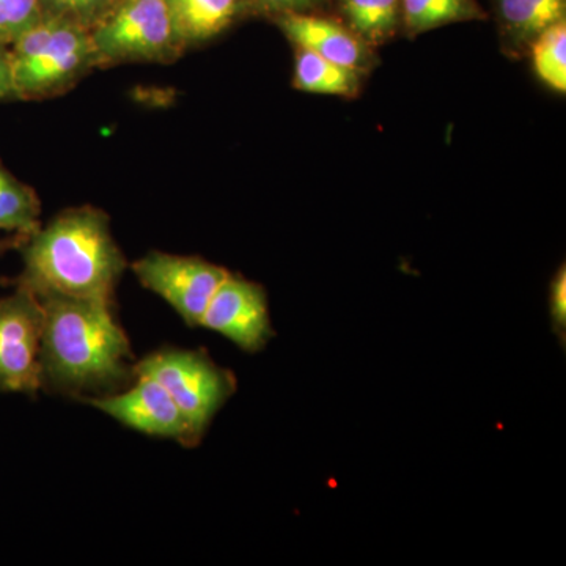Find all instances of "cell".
<instances>
[{"mask_svg": "<svg viewBox=\"0 0 566 566\" xmlns=\"http://www.w3.org/2000/svg\"><path fill=\"white\" fill-rule=\"evenodd\" d=\"M41 334V387L84 397L109 395L134 378L132 344L115 303L48 294Z\"/></svg>", "mask_w": 566, "mask_h": 566, "instance_id": "cell-1", "label": "cell"}, {"mask_svg": "<svg viewBox=\"0 0 566 566\" xmlns=\"http://www.w3.org/2000/svg\"><path fill=\"white\" fill-rule=\"evenodd\" d=\"M24 270L14 286L48 294L109 301L125 273L122 249L111 232V219L99 208H69L29 234L20 248Z\"/></svg>", "mask_w": 566, "mask_h": 566, "instance_id": "cell-2", "label": "cell"}, {"mask_svg": "<svg viewBox=\"0 0 566 566\" xmlns=\"http://www.w3.org/2000/svg\"><path fill=\"white\" fill-rule=\"evenodd\" d=\"M11 74L18 99H44L69 92L99 69L91 31L41 17L10 44Z\"/></svg>", "mask_w": 566, "mask_h": 566, "instance_id": "cell-3", "label": "cell"}, {"mask_svg": "<svg viewBox=\"0 0 566 566\" xmlns=\"http://www.w3.org/2000/svg\"><path fill=\"white\" fill-rule=\"evenodd\" d=\"M133 374L134 379L145 376L159 382L200 441L238 387L233 371L219 367L205 349H159L134 364Z\"/></svg>", "mask_w": 566, "mask_h": 566, "instance_id": "cell-4", "label": "cell"}, {"mask_svg": "<svg viewBox=\"0 0 566 566\" xmlns=\"http://www.w3.org/2000/svg\"><path fill=\"white\" fill-rule=\"evenodd\" d=\"M91 35L99 69L133 62L170 63L186 51L166 0H115Z\"/></svg>", "mask_w": 566, "mask_h": 566, "instance_id": "cell-5", "label": "cell"}, {"mask_svg": "<svg viewBox=\"0 0 566 566\" xmlns=\"http://www.w3.org/2000/svg\"><path fill=\"white\" fill-rule=\"evenodd\" d=\"M142 285L172 305L188 326L200 319L230 271L200 256L151 251L132 264Z\"/></svg>", "mask_w": 566, "mask_h": 566, "instance_id": "cell-6", "label": "cell"}, {"mask_svg": "<svg viewBox=\"0 0 566 566\" xmlns=\"http://www.w3.org/2000/svg\"><path fill=\"white\" fill-rule=\"evenodd\" d=\"M43 323V304L31 290L14 286L0 300V392L35 395L41 389Z\"/></svg>", "mask_w": 566, "mask_h": 566, "instance_id": "cell-7", "label": "cell"}, {"mask_svg": "<svg viewBox=\"0 0 566 566\" xmlns=\"http://www.w3.org/2000/svg\"><path fill=\"white\" fill-rule=\"evenodd\" d=\"M82 400L140 433L174 439L188 449L202 442L174 398L155 379L139 376L136 385L125 392L96 395Z\"/></svg>", "mask_w": 566, "mask_h": 566, "instance_id": "cell-8", "label": "cell"}, {"mask_svg": "<svg viewBox=\"0 0 566 566\" xmlns=\"http://www.w3.org/2000/svg\"><path fill=\"white\" fill-rule=\"evenodd\" d=\"M199 326L223 335L245 353L262 352L275 335L263 286L232 273L216 290Z\"/></svg>", "mask_w": 566, "mask_h": 566, "instance_id": "cell-9", "label": "cell"}, {"mask_svg": "<svg viewBox=\"0 0 566 566\" xmlns=\"http://www.w3.org/2000/svg\"><path fill=\"white\" fill-rule=\"evenodd\" d=\"M274 20L286 39L301 50L352 70L364 61L363 41L338 22L311 13L282 14Z\"/></svg>", "mask_w": 566, "mask_h": 566, "instance_id": "cell-10", "label": "cell"}, {"mask_svg": "<svg viewBox=\"0 0 566 566\" xmlns=\"http://www.w3.org/2000/svg\"><path fill=\"white\" fill-rule=\"evenodd\" d=\"M186 50L207 43L241 18V0H166Z\"/></svg>", "mask_w": 566, "mask_h": 566, "instance_id": "cell-11", "label": "cell"}, {"mask_svg": "<svg viewBox=\"0 0 566 566\" xmlns=\"http://www.w3.org/2000/svg\"><path fill=\"white\" fill-rule=\"evenodd\" d=\"M40 214L36 192L11 175L0 161V230L29 237L40 229Z\"/></svg>", "mask_w": 566, "mask_h": 566, "instance_id": "cell-12", "label": "cell"}, {"mask_svg": "<svg viewBox=\"0 0 566 566\" xmlns=\"http://www.w3.org/2000/svg\"><path fill=\"white\" fill-rule=\"evenodd\" d=\"M294 87L322 95L348 96L357 91V73L297 48Z\"/></svg>", "mask_w": 566, "mask_h": 566, "instance_id": "cell-13", "label": "cell"}, {"mask_svg": "<svg viewBox=\"0 0 566 566\" xmlns=\"http://www.w3.org/2000/svg\"><path fill=\"white\" fill-rule=\"evenodd\" d=\"M479 18L483 13L475 0H401V20L416 33Z\"/></svg>", "mask_w": 566, "mask_h": 566, "instance_id": "cell-14", "label": "cell"}, {"mask_svg": "<svg viewBox=\"0 0 566 566\" xmlns=\"http://www.w3.org/2000/svg\"><path fill=\"white\" fill-rule=\"evenodd\" d=\"M342 11L356 35L381 43L401 20V0H342Z\"/></svg>", "mask_w": 566, "mask_h": 566, "instance_id": "cell-15", "label": "cell"}, {"mask_svg": "<svg viewBox=\"0 0 566 566\" xmlns=\"http://www.w3.org/2000/svg\"><path fill=\"white\" fill-rule=\"evenodd\" d=\"M532 57L539 80L554 91L566 92V24L560 20L536 35Z\"/></svg>", "mask_w": 566, "mask_h": 566, "instance_id": "cell-16", "label": "cell"}, {"mask_svg": "<svg viewBox=\"0 0 566 566\" xmlns=\"http://www.w3.org/2000/svg\"><path fill=\"white\" fill-rule=\"evenodd\" d=\"M41 17L54 18L92 31L115 0H39Z\"/></svg>", "mask_w": 566, "mask_h": 566, "instance_id": "cell-17", "label": "cell"}, {"mask_svg": "<svg viewBox=\"0 0 566 566\" xmlns=\"http://www.w3.org/2000/svg\"><path fill=\"white\" fill-rule=\"evenodd\" d=\"M499 7L506 25L523 36H536L557 22L535 0H499Z\"/></svg>", "mask_w": 566, "mask_h": 566, "instance_id": "cell-18", "label": "cell"}, {"mask_svg": "<svg viewBox=\"0 0 566 566\" xmlns=\"http://www.w3.org/2000/svg\"><path fill=\"white\" fill-rule=\"evenodd\" d=\"M40 20L39 0H0V43L10 46Z\"/></svg>", "mask_w": 566, "mask_h": 566, "instance_id": "cell-19", "label": "cell"}, {"mask_svg": "<svg viewBox=\"0 0 566 566\" xmlns=\"http://www.w3.org/2000/svg\"><path fill=\"white\" fill-rule=\"evenodd\" d=\"M324 2L326 0H241V18H277L282 14L308 13Z\"/></svg>", "mask_w": 566, "mask_h": 566, "instance_id": "cell-20", "label": "cell"}, {"mask_svg": "<svg viewBox=\"0 0 566 566\" xmlns=\"http://www.w3.org/2000/svg\"><path fill=\"white\" fill-rule=\"evenodd\" d=\"M549 314L554 334L562 348L566 345V270L562 266L554 275L549 289Z\"/></svg>", "mask_w": 566, "mask_h": 566, "instance_id": "cell-21", "label": "cell"}, {"mask_svg": "<svg viewBox=\"0 0 566 566\" xmlns=\"http://www.w3.org/2000/svg\"><path fill=\"white\" fill-rule=\"evenodd\" d=\"M17 98L11 74V57L9 46L0 43V102Z\"/></svg>", "mask_w": 566, "mask_h": 566, "instance_id": "cell-22", "label": "cell"}, {"mask_svg": "<svg viewBox=\"0 0 566 566\" xmlns=\"http://www.w3.org/2000/svg\"><path fill=\"white\" fill-rule=\"evenodd\" d=\"M556 21L565 20V0H535Z\"/></svg>", "mask_w": 566, "mask_h": 566, "instance_id": "cell-23", "label": "cell"}, {"mask_svg": "<svg viewBox=\"0 0 566 566\" xmlns=\"http://www.w3.org/2000/svg\"><path fill=\"white\" fill-rule=\"evenodd\" d=\"M28 234L17 233L14 237L2 238L0 240V255L3 253L11 251V249H20L21 244L24 243Z\"/></svg>", "mask_w": 566, "mask_h": 566, "instance_id": "cell-24", "label": "cell"}]
</instances>
